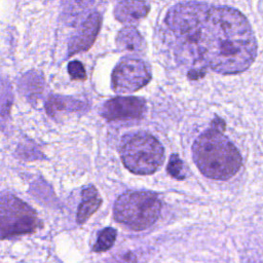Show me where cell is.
<instances>
[{"mask_svg": "<svg viewBox=\"0 0 263 263\" xmlns=\"http://www.w3.org/2000/svg\"><path fill=\"white\" fill-rule=\"evenodd\" d=\"M146 111V102L136 97H118L107 101L101 114L107 120H129L141 118Z\"/></svg>", "mask_w": 263, "mask_h": 263, "instance_id": "obj_7", "label": "cell"}, {"mask_svg": "<svg viewBox=\"0 0 263 263\" xmlns=\"http://www.w3.org/2000/svg\"><path fill=\"white\" fill-rule=\"evenodd\" d=\"M151 80L150 67L139 59L121 60L112 72V87L117 93L134 92Z\"/></svg>", "mask_w": 263, "mask_h": 263, "instance_id": "obj_6", "label": "cell"}, {"mask_svg": "<svg viewBox=\"0 0 263 263\" xmlns=\"http://www.w3.org/2000/svg\"><path fill=\"white\" fill-rule=\"evenodd\" d=\"M92 7L93 0H63L62 16L70 26L81 24L91 13Z\"/></svg>", "mask_w": 263, "mask_h": 263, "instance_id": "obj_9", "label": "cell"}, {"mask_svg": "<svg viewBox=\"0 0 263 263\" xmlns=\"http://www.w3.org/2000/svg\"><path fill=\"white\" fill-rule=\"evenodd\" d=\"M224 122L217 124L199 135L195 140L192 153L198 170L208 178L227 180L235 175L241 166V155L236 147L223 135Z\"/></svg>", "mask_w": 263, "mask_h": 263, "instance_id": "obj_2", "label": "cell"}, {"mask_svg": "<svg viewBox=\"0 0 263 263\" xmlns=\"http://www.w3.org/2000/svg\"><path fill=\"white\" fill-rule=\"evenodd\" d=\"M100 27L101 15L99 12L93 11L79 25L78 30L71 37L68 45L69 55L87 50L92 45Z\"/></svg>", "mask_w": 263, "mask_h": 263, "instance_id": "obj_8", "label": "cell"}, {"mask_svg": "<svg viewBox=\"0 0 263 263\" xmlns=\"http://www.w3.org/2000/svg\"><path fill=\"white\" fill-rule=\"evenodd\" d=\"M11 90L6 81L0 80V118L5 117L11 104Z\"/></svg>", "mask_w": 263, "mask_h": 263, "instance_id": "obj_14", "label": "cell"}, {"mask_svg": "<svg viewBox=\"0 0 263 263\" xmlns=\"http://www.w3.org/2000/svg\"><path fill=\"white\" fill-rule=\"evenodd\" d=\"M161 211L159 196L151 191H126L115 201L113 214L117 222L133 230L150 227Z\"/></svg>", "mask_w": 263, "mask_h": 263, "instance_id": "obj_3", "label": "cell"}, {"mask_svg": "<svg viewBox=\"0 0 263 263\" xmlns=\"http://www.w3.org/2000/svg\"><path fill=\"white\" fill-rule=\"evenodd\" d=\"M116 235H117V231L114 228L111 227H107L105 229H103L98 236L97 242L95 243L92 251L97 252V253H101V252H105L107 250H109L115 239H116Z\"/></svg>", "mask_w": 263, "mask_h": 263, "instance_id": "obj_13", "label": "cell"}, {"mask_svg": "<svg viewBox=\"0 0 263 263\" xmlns=\"http://www.w3.org/2000/svg\"><path fill=\"white\" fill-rule=\"evenodd\" d=\"M148 10V5L142 0H122L116 5L114 13L118 21L133 23L144 17Z\"/></svg>", "mask_w": 263, "mask_h": 263, "instance_id": "obj_10", "label": "cell"}, {"mask_svg": "<svg viewBox=\"0 0 263 263\" xmlns=\"http://www.w3.org/2000/svg\"><path fill=\"white\" fill-rule=\"evenodd\" d=\"M38 226V217L29 204L9 193L0 195V238L30 233Z\"/></svg>", "mask_w": 263, "mask_h": 263, "instance_id": "obj_5", "label": "cell"}, {"mask_svg": "<svg viewBox=\"0 0 263 263\" xmlns=\"http://www.w3.org/2000/svg\"><path fill=\"white\" fill-rule=\"evenodd\" d=\"M68 72L72 79L84 80L86 78V73L83 65L79 61H72L68 64Z\"/></svg>", "mask_w": 263, "mask_h": 263, "instance_id": "obj_16", "label": "cell"}, {"mask_svg": "<svg viewBox=\"0 0 263 263\" xmlns=\"http://www.w3.org/2000/svg\"><path fill=\"white\" fill-rule=\"evenodd\" d=\"M167 172L175 179H178V180L185 179L186 176H185L184 165L182 160L177 154H172L168 165H167Z\"/></svg>", "mask_w": 263, "mask_h": 263, "instance_id": "obj_15", "label": "cell"}, {"mask_svg": "<svg viewBox=\"0 0 263 263\" xmlns=\"http://www.w3.org/2000/svg\"><path fill=\"white\" fill-rule=\"evenodd\" d=\"M120 156L124 166L138 175H149L157 171L164 160L160 142L147 133H133L123 137Z\"/></svg>", "mask_w": 263, "mask_h": 263, "instance_id": "obj_4", "label": "cell"}, {"mask_svg": "<svg viewBox=\"0 0 263 263\" xmlns=\"http://www.w3.org/2000/svg\"><path fill=\"white\" fill-rule=\"evenodd\" d=\"M165 25L177 52L201 68L236 74L247 70L256 58L251 26L233 8L180 3L170 9Z\"/></svg>", "mask_w": 263, "mask_h": 263, "instance_id": "obj_1", "label": "cell"}, {"mask_svg": "<svg viewBox=\"0 0 263 263\" xmlns=\"http://www.w3.org/2000/svg\"><path fill=\"white\" fill-rule=\"evenodd\" d=\"M102 198L95 186H86L82 190V199L77 210L76 220L79 224L84 223L101 205Z\"/></svg>", "mask_w": 263, "mask_h": 263, "instance_id": "obj_11", "label": "cell"}, {"mask_svg": "<svg viewBox=\"0 0 263 263\" xmlns=\"http://www.w3.org/2000/svg\"><path fill=\"white\" fill-rule=\"evenodd\" d=\"M117 46L121 50L138 51L142 48L143 40L139 32L133 27L123 28L117 35Z\"/></svg>", "mask_w": 263, "mask_h": 263, "instance_id": "obj_12", "label": "cell"}]
</instances>
